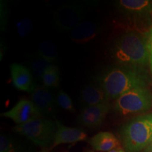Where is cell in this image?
<instances>
[{
	"label": "cell",
	"instance_id": "obj_1",
	"mask_svg": "<svg viewBox=\"0 0 152 152\" xmlns=\"http://www.w3.org/2000/svg\"><path fill=\"white\" fill-rule=\"evenodd\" d=\"M148 81V76L142 68L120 66L104 71L99 79V87L109 100H115L131 90L147 87Z\"/></svg>",
	"mask_w": 152,
	"mask_h": 152
},
{
	"label": "cell",
	"instance_id": "obj_2",
	"mask_svg": "<svg viewBox=\"0 0 152 152\" xmlns=\"http://www.w3.org/2000/svg\"><path fill=\"white\" fill-rule=\"evenodd\" d=\"M112 56L120 66L141 68L149 62L147 37L136 32L121 35L112 48Z\"/></svg>",
	"mask_w": 152,
	"mask_h": 152
},
{
	"label": "cell",
	"instance_id": "obj_3",
	"mask_svg": "<svg viewBox=\"0 0 152 152\" xmlns=\"http://www.w3.org/2000/svg\"><path fill=\"white\" fill-rule=\"evenodd\" d=\"M121 139L127 152H140L152 143V113L140 115L123 126Z\"/></svg>",
	"mask_w": 152,
	"mask_h": 152
},
{
	"label": "cell",
	"instance_id": "obj_4",
	"mask_svg": "<svg viewBox=\"0 0 152 152\" xmlns=\"http://www.w3.org/2000/svg\"><path fill=\"white\" fill-rule=\"evenodd\" d=\"M56 128V123L41 118L26 124L17 125L14 130L36 145L47 148L52 147L54 143Z\"/></svg>",
	"mask_w": 152,
	"mask_h": 152
},
{
	"label": "cell",
	"instance_id": "obj_5",
	"mask_svg": "<svg viewBox=\"0 0 152 152\" xmlns=\"http://www.w3.org/2000/svg\"><path fill=\"white\" fill-rule=\"evenodd\" d=\"M152 106V95L147 87L134 88L115 99L114 109L123 115L144 113Z\"/></svg>",
	"mask_w": 152,
	"mask_h": 152
},
{
	"label": "cell",
	"instance_id": "obj_6",
	"mask_svg": "<svg viewBox=\"0 0 152 152\" xmlns=\"http://www.w3.org/2000/svg\"><path fill=\"white\" fill-rule=\"evenodd\" d=\"M1 115L12 120L17 125H23L41 118L42 113L31 100L21 99L12 109L4 112Z\"/></svg>",
	"mask_w": 152,
	"mask_h": 152
},
{
	"label": "cell",
	"instance_id": "obj_7",
	"mask_svg": "<svg viewBox=\"0 0 152 152\" xmlns=\"http://www.w3.org/2000/svg\"><path fill=\"white\" fill-rule=\"evenodd\" d=\"M83 17V10L80 7L68 4L62 6L54 11V21L58 29L68 31L80 24Z\"/></svg>",
	"mask_w": 152,
	"mask_h": 152
},
{
	"label": "cell",
	"instance_id": "obj_8",
	"mask_svg": "<svg viewBox=\"0 0 152 152\" xmlns=\"http://www.w3.org/2000/svg\"><path fill=\"white\" fill-rule=\"evenodd\" d=\"M111 109L109 103L86 106L81 110L77 117V122L88 128H96L100 126Z\"/></svg>",
	"mask_w": 152,
	"mask_h": 152
},
{
	"label": "cell",
	"instance_id": "obj_9",
	"mask_svg": "<svg viewBox=\"0 0 152 152\" xmlns=\"http://www.w3.org/2000/svg\"><path fill=\"white\" fill-rule=\"evenodd\" d=\"M10 69L11 80L15 88L23 92H31L35 85L30 70L18 64H11Z\"/></svg>",
	"mask_w": 152,
	"mask_h": 152
},
{
	"label": "cell",
	"instance_id": "obj_10",
	"mask_svg": "<svg viewBox=\"0 0 152 152\" xmlns=\"http://www.w3.org/2000/svg\"><path fill=\"white\" fill-rule=\"evenodd\" d=\"M56 132L54 141L51 149L63 144H73L84 141L87 139V134L84 131L75 128H70L56 121Z\"/></svg>",
	"mask_w": 152,
	"mask_h": 152
},
{
	"label": "cell",
	"instance_id": "obj_11",
	"mask_svg": "<svg viewBox=\"0 0 152 152\" xmlns=\"http://www.w3.org/2000/svg\"><path fill=\"white\" fill-rule=\"evenodd\" d=\"M30 94L31 101L42 113H50L55 110L57 104L56 99L45 87L35 85Z\"/></svg>",
	"mask_w": 152,
	"mask_h": 152
},
{
	"label": "cell",
	"instance_id": "obj_12",
	"mask_svg": "<svg viewBox=\"0 0 152 152\" xmlns=\"http://www.w3.org/2000/svg\"><path fill=\"white\" fill-rule=\"evenodd\" d=\"M80 100L84 107L109 103V99L100 87L87 85L83 89L80 95Z\"/></svg>",
	"mask_w": 152,
	"mask_h": 152
},
{
	"label": "cell",
	"instance_id": "obj_13",
	"mask_svg": "<svg viewBox=\"0 0 152 152\" xmlns=\"http://www.w3.org/2000/svg\"><path fill=\"white\" fill-rule=\"evenodd\" d=\"M99 33V26L93 21H84L72 30L71 38L77 43L88 42L92 40Z\"/></svg>",
	"mask_w": 152,
	"mask_h": 152
},
{
	"label": "cell",
	"instance_id": "obj_14",
	"mask_svg": "<svg viewBox=\"0 0 152 152\" xmlns=\"http://www.w3.org/2000/svg\"><path fill=\"white\" fill-rule=\"evenodd\" d=\"M118 5L121 11L132 16H143L152 10L151 1L148 0H121Z\"/></svg>",
	"mask_w": 152,
	"mask_h": 152
},
{
	"label": "cell",
	"instance_id": "obj_15",
	"mask_svg": "<svg viewBox=\"0 0 152 152\" xmlns=\"http://www.w3.org/2000/svg\"><path fill=\"white\" fill-rule=\"evenodd\" d=\"M90 144L93 149L97 151H109L121 147L119 140L111 132H101L92 137Z\"/></svg>",
	"mask_w": 152,
	"mask_h": 152
},
{
	"label": "cell",
	"instance_id": "obj_16",
	"mask_svg": "<svg viewBox=\"0 0 152 152\" xmlns=\"http://www.w3.org/2000/svg\"><path fill=\"white\" fill-rule=\"evenodd\" d=\"M38 55L49 61L54 63L58 56L56 47L51 41H42L38 45Z\"/></svg>",
	"mask_w": 152,
	"mask_h": 152
},
{
	"label": "cell",
	"instance_id": "obj_17",
	"mask_svg": "<svg viewBox=\"0 0 152 152\" xmlns=\"http://www.w3.org/2000/svg\"><path fill=\"white\" fill-rule=\"evenodd\" d=\"M52 65H54L53 63L45 59L37 54L31 60L30 67H31L32 72L33 73L34 75L37 79H42V77L45 71Z\"/></svg>",
	"mask_w": 152,
	"mask_h": 152
},
{
	"label": "cell",
	"instance_id": "obj_18",
	"mask_svg": "<svg viewBox=\"0 0 152 152\" xmlns=\"http://www.w3.org/2000/svg\"><path fill=\"white\" fill-rule=\"evenodd\" d=\"M46 88L56 87L59 84V71L56 66L52 65L45 71L41 79Z\"/></svg>",
	"mask_w": 152,
	"mask_h": 152
},
{
	"label": "cell",
	"instance_id": "obj_19",
	"mask_svg": "<svg viewBox=\"0 0 152 152\" xmlns=\"http://www.w3.org/2000/svg\"><path fill=\"white\" fill-rule=\"evenodd\" d=\"M56 101L57 104L63 109L69 112H72V113L75 111L73 101H72L71 97L68 96L67 93L64 92V91L61 90L60 92H58V94H57Z\"/></svg>",
	"mask_w": 152,
	"mask_h": 152
},
{
	"label": "cell",
	"instance_id": "obj_20",
	"mask_svg": "<svg viewBox=\"0 0 152 152\" xmlns=\"http://www.w3.org/2000/svg\"><path fill=\"white\" fill-rule=\"evenodd\" d=\"M33 24L31 19L23 18L17 23L16 31L20 37H24L28 36L33 30Z\"/></svg>",
	"mask_w": 152,
	"mask_h": 152
},
{
	"label": "cell",
	"instance_id": "obj_21",
	"mask_svg": "<svg viewBox=\"0 0 152 152\" xmlns=\"http://www.w3.org/2000/svg\"><path fill=\"white\" fill-rule=\"evenodd\" d=\"M0 152H15L12 142L2 134L0 138Z\"/></svg>",
	"mask_w": 152,
	"mask_h": 152
},
{
	"label": "cell",
	"instance_id": "obj_22",
	"mask_svg": "<svg viewBox=\"0 0 152 152\" xmlns=\"http://www.w3.org/2000/svg\"><path fill=\"white\" fill-rule=\"evenodd\" d=\"M147 43L148 53H149V64L150 70L152 73V28L147 35Z\"/></svg>",
	"mask_w": 152,
	"mask_h": 152
},
{
	"label": "cell",
	"instance_id": "obj_23",
	"mask_svg": "<svg viewBox=\"0 0 152 152\" xmlns=\"http://www.w3.org/2000/svg\"><path fill=\"white\" fill-rule=\"evenodd\" d=\"M108 152H125V150L123 149L121 147H118L117 148H115V149H113L111 150V151H108Z\"/></svg>",
	"mask_w": 152,
	"mask_h": 152
},
{
	"label": "cell",
	"instance_id": "obj_24",
	"mask_svg": "<svg viewBox=\"0 0 152 152\" xmlns=\"http://www.w3.org/2000/svg\"><path fill=\"white\" fill-rule=\"evenodd\" d=\"M89 152H94V151H89Z\"/></svg>",
	"mask_w": 152,
	"mask_h": 152
},
{
	"label": "cell",
	"instance_id": "obj_25",
	"mask_svg": "<svg viewBox=\"0 0 152 152\" xmlns=\"http://www.w3.org/2000/svg\"><path fill=\"white\" fill-rule=\"evenodd\" d=\"M41 152H46L45 151H41Z\"/></svg>",
	"mask_w": 152,
	"mask_h": 152
},
{
	"label": "cell",
	"instance_id": "obj_26",
	"mask_svg": "<svg viewBox=\"0 0 152 152\" xmlns=\"http://www.w3.org/2000/svg\"><path fill=\"white\" fill-rule=\"evenodd\" d=\"M152 144V143H151ZM151 150H152V144H151Z\"/></svg>",
	"mask_w": 152,
	"mask_h": 152
}]
</instances>
